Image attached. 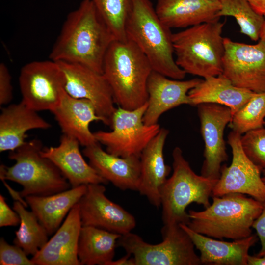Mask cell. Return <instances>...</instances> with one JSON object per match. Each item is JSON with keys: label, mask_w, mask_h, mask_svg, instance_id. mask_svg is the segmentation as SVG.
<instances>
[{"label": "cell", "mask_w": 265, "mask_h": 265, "mask_svg": "<svg viewBox=\"0 0 265 265\" xmlns=\"http://www.w3.org/2000/svg\"><path fill=\"white\" fill-rule=\"evenodd\" d=\"M114 38L91 0H83L67 16L50 59L85 66L103 74L106 53Z\"/></svg>", "instance_id": "6da1fadb"}, {"label": "cell", "mask_w": 265, "mask_h": 265, "mask_svg": "<svg viewBox=\"0 0 265 265\" xmlns=\"http://www.w3.org/2000/svg\"><path fill=\"white\" fill-rule=\"evenodd\" d=\"M153 70L148 58L131 39L114 40L105 57L103 75L115 104L133 110L146 103L147 84Z\"/></svg>", "instance_id": "7a4b0ae2"}, {"label": "cell", "mask_w": 265, "mask_h": 265, "mask_svg": "<svg viewBox=\"0 0 265 265\" xmlns=\"http://www.w3.org/2000/svg\"><path fill=\"white\" fill-rule=\"evenodd\" d=\"M126 32L154 71L172 79L185 78L186 73L175 61L171 28L159 18L150 0H131Z\"/></svg>", "instance_id": "3957f363"}, {"label": "cell", "mask_w": 265, "mask_h": 265, "mask_svg": "<svg viewBox=\"0 0 265 265\" xmlns=\"http://www.w3.org/2000/svg\"><path fill=\"white\" fill-rule=\"evenodd\" d=\"M212 197V203L203 211H189L187 225L190 229L220 239H240L252 235V224L261 213L263 203L238 193Z\"/></svg>", "instance_id": "277c9868"}, {"label": "cell", "mask_w": 265, "mask_h": 265, "mask_svg": "<svg viewBox=\"0 0 265 265\" xmlns=\"http://www.w3.org/2000/svg\"><path fill=\"white\" fill-rule=\"evenodd\" d=\"M224 22L204 23L172 34L175 61L186 72L206 78L222 74Z\"/></svg>", "instance_id": "5b68a950"}, {"label": "cell", "mask_w": 265, "mask_h": 265, "mask_svg": "<svg viewBox=\"0 0 265 265\" xmlns=\"http://www.w3.org/2000/svg\"><path fill=\"white\" fill-rule=\"evenodd\" d=\"M172 157L173 173L161 193L162 219L165 226L187 225L190 218L186 209L192 203L205 208L209 206L210 198L218 180L196 174L180 147L174 149Z\"/></svg>", "instance_id": "8992f818"}, {"label": "cell", "mask_w": 265, "mask_h": 265, "mask_svg": "<svg viewBox=\"0 0 265 265\" xmlns=\"http://www.w3.org/2000/svg\"><path fill=\"white\" fill-rule=\"evenodd\" d=\"M41 141L33 139L26 141L8 157L15 161L11 166L1 164L0 178L20 184L21 198L28 196H47L71 188V185L59 169L49 159L41 154Z\"/></svg>", "instance_id": "52a82bcc"}, {"label": "cell", "mask_w": 265, "mask_h": 265, "mask_svg": "<svg viewBox=\"0 0 265 265\" xmlns=\"http://www.w3.org/2000/svg\"><path fill=\"white\" fill-rule=\"evenodd\" d=\"M162 241L153 244L132 232L121 235L117 246L133 257L136 265H199L200 256L187 233L180 225L163 226Z\"/></svg>", "instance_id": "ba28073f"}, {"label": "cell", "mask_w": 265, "mask_h": 265, "mask_svg": "<svg viewBox=\"0 0 265 265\" xmlns=\"http://www.w3.org/2000/svg\"><path fill=\"white\" fill-rule=\"evenodd\" d=\"M147 103L133 110L118 107L114 114L110 132H94L97 141L106 147V151L123 158H140L142 152L159 132V124H145L143 118Z\"/></svg>", "instance_id": "9c48e42d"}, {"label": "cell", "mask_w": 265, "mask_h": 265, "mask_svg": "<svg viewBox=\"0 0 265 265\" xmlns=\"http://www.w3.org/2000/svg\"><path fill=\"white\" fill-rule=\"evenodd\" d=\"M21 101L36 111L52 112L64 91V75L56 61H34L25 65L19 78Z\"/></svg>", "instance_id": "30bf717a"}, {"label": "cell", "mask_w": 265, "mask_h": 265, "mask_svg": "<svg viewBox=\"0 0 265 265\" xmlns=\"http://www.w3.org/2000/svg\"><path fill=\"white\" fill-rule=\"evenodd\" d=\"M222 74L235 86L265 92V42L248 44L224 38Z\"/></svg>", "instance_id": "8fae6325"}, {"label": "cell", "mask_w": 265, "mask_h": 265, "mask_svg": "<svg viewBox=\"0 0 265 265\" xmlns=\"http://www.w3.org/2000/svg\"><path fill=\"white\" fill-rule=\"evenodd\" d=\"M241 135L232 131L227 142L232 153L229 166H222L220 176L212 191V196L238 193L248 195L262 203L265 202V184L262 171L244 153L240 143Z\"/></svg>", "instance_id": "7c38bea8"}, {"label": "cell", "mask_w": 265, "mask_h": 265, "mask_svg": "<svg viewBox=\"0 0 265 265\" xmlns=\"http://www.w3.org/2000/svg\"><path fill=\"white\" fill-rule=\"evenodd\" d=\"M56 62L64 75L65 92L74 98L90 101L102 122L111 128L116 108L111 88L103 74L81 64Z\"/></svg>", "instance_id": "4fadbf2b"}, {"label": "cell", "mask_w": 265, "mask_h": 265, "mask_svg": "<svg viewBox=\"0 0 265 265\" xmlns=\"http://www.w3.org/2000/svg\"><path fill=\"white\" fill-rule=\"evenodd\" d=\"M200 131L204 142L201 175L214 180L220 176L222 163L228 160L224 132L232 115L229 107L213 103L197 106Z\"/></svg>", "instance_id": "5bb4252c"}, {"label": "cell", "mask_w": 265, "mask_h": 265, "mask_svg": "<svg viewBox=\"0 0 265 265\" xmlns=\"http://www.w3.org/2000/svg\"><path fill=\"white\" fill-rule=\"evenodd\" d=\"M104 184L87 185L79 202L82 226H93L123 235L132 232L136 223L134 216L109 199Z\"/></svg>", "instance_id": "9a60e30c"}, {"label": "cell", "mask_w": 265, "mask_h": 265, "mask_svg": "<svg viewBox=\"0 0 265 265\" xmlns=\"http://www.w3.org/2000/svg\"><path fill=\"white\" fill-rule=\"evenodd\" d=\"M201 79L182 80L170 79L153 70L147 84V107L143 120L147 125L158 123L161 115L167 111L182 105L191 106L188 92Z\"/></svg>", "instance_id": "2e32d148"}, {"label": "cell", "mask_w": 265, "mask_h": 265, "mask_svg": "<svg viewBox=\"0 0 265 265\" xmlns=\"http://www.w3.org/2000/svg\"><path fill=\"white\" fill-rule=\"evenodd\" d=\"M82 227L79 202L52 237L31 260L35 265H81L78 256Z\"/></svg>", "instance_id": "e0dca14e"}, {"label": "cell", "mask_w": 265, "mask_h": 265, "mask_svg": "<svg viewBox=\"0 0 265 265\" xmlns=\"http://www.w3.org/2000/svg\"><path fill=\"white\" fill-rule=\"evenodd\" d=\"M80 144L75 138L63 134L58 146L43 148L41 153L56 165L72 188L91 184H107L84 160Z\"/></svg>", "instance_id": "ac0fdd59"}, {"label": "cell", "mask_w": 265, "mask_h": 265, "mask_svg": "<svg viewBox=\"0 0 265 265\" xmlns=\"http://www.w3.org/2000/svg\"><path fill=\"white\" fill-rule=\"evenodd\" d=\"M169 131L161 128L140 157V177L138 191L156 207L161 206L162 189L171 167L165 163L163 149Z\"/></svg>", "instance_id": "d6986e66"}, {"label": "cell", "mask_w": 265, "mask_h": 265, "mask_svg": "<svg viewBox=\"0 0 265 265\" xmlns=\"http://www.w3.org/2000/svg\"><path fill=\"white\" fill-rule=\"evenodd\" d=\"M82 152L90 165L108 182L123 190L138 191L140 158H123L112 155L105 151L99 142L85 147Z\"/></svg>", "instance_id": "ffe728a7"}, {"label": "cell", "mask_w": 265, "mask_h": 265, "mask_svg": "<svg viewBox=\"0 0 265 265\" xmlns=\"http://www.w3.org/2000/svg\"><path fill=\"white\" fill-rule=\"evenodd\" d=\"M63 134L77 139L86 147L98 142L89 128L94 121H101L94 104L85 99L74 98L64 91L59 105L51 112Z\"/></svg>", "instance_id": "44dd1931"}, {"label": "cell", "mask_w": 265, "mask_h": 265, "mask_svg": "<svg viewBox=\"0 0 265 265\" xmlns=\"http://www.w3.org/2000/svg\"><path fill=\"white\" fill-rule=\"evenodd\" d=\"M180 226L187 233L195 247L200 252L202 264L212 265H247L249 249L257 241L255 235L227 242L197 233L186 224Z\"/></svg>", "instance_id": "7402d4cb"}, {"label": "cell", "mask_w": 265, "mask_h": 265, "mask_svg": "<svg viewBox=\"0 0 265 265\" xmlns=\"http://www.w3.org/2000/svg\"><path fill=\"white\" fill-rule=\"evenodd\" d=\"M219 0H157L156 12L170 28H186L220 19Z\"/></svg>", "instance_id": "603a6c76"}, {"label": "cell", "mask_w": 265, "mask_h": 265, "mask_svg": "<svg viewBox=\"0 0 265 265\" xmlns=\"http://www.w3.org/2000/svg\"><path fill=\"white\" fill-rule=\"evenodd\" d=\"M51 124L21 101L2 108L0 115V152L12 151L25 142L28 131L48 129Z\"/></svg>", "instance_id": "cb8c5ba5"}, {"label": "cell", "mask_w": 265, "mask_h": 265, "mask_svg": "<svg viewBox=\"0 0 265 265\" xmlns=\"http://www.w3.org/2000/svg\"><path fill=\"white\" fill-rule=\"evenodd\" d=\"M87 189V185L71 187L47 196H28L25 201L49 236L53 234Z\"/></svg>", "instance_id": "d4e9b609"}, {"label": "cell", "mask_w": 265, "mask_h": 265, "mask_svg": "<svg viewBox=\"0 0 265 265\" xmlns=\"http://www.w3.org/2000/svg\"><path fill=\"white\" fill-rule=\"evenodd\" d=\"M255 93L234 85L222 74L202 80L188 95L191 106L203 103L219 104L229 107L233 116Z\"/></svg>", "instance_id": "484cf974"}, {"label": "cell", "mask_w": 265, "mask_h": 265, "mask_svg": "<svg viewBox=\"0 0 265 265\" xmlns=\"http://www.w3.org/2000/svg\"><path fill=\"white\" fill-rule=\"evenodd\" d=\"M121 235L89 226H82L78 256L81 265H108L113 260Z\"/></svg>", "instance_id": "4316f807"}, {"label": "cell", "mask_w": 265, "mask_h": 265, "mask_svg": "<svg viewBox=\"0 0 265 265\" xmlns=\"http://www.w3.org/2000/svg\"><path fill=\"white\" fill-rule=\"evenodd\" d=\"M25 207L19 201L13 203V209L20 218L19 228L15 232L13 243L27 256H33L47 243L49 235L35 214Z\"/></svg>", "instance_id": "83f0119b"}, {"label": "cell", "mask_w": 265, "mask_h": 265, "mask_svg": "<svg viewBox=\"0 0 265 265\" xmlns=\"http://www.w3.org/2000/svg\"><path fill=\"white\" fill-rule=\"evenodd\" d=\"M221 8L219 17L231 16L240 27V32L252 40L260 39L264 16L257 13L247 0H219Z\"/></svg>", "instance_id": "f1b7e54d"}, {"label": "cell", "mask_w": 265, "mask_h": 265, "mask_svg": "<svg viewBox=\"0 0 265 265\" xmlns=\"http://www.w3.org/2000/svg\"><path fill=\"white\" fill-rule=\"evenodd\" d=\"M91 0L115 40H127L126 25L131 0Z\"/></svg>", "instance_id": "f546056e"}, {"label": "cell", "mask_w": 265, "mask_h": 265, "mask_svg": "<svg viewBox=\"0 0 265 265\" xmlns=\"http://www.w3.org/2000/svg\"><path fill=\"white\" fill-rule=\"evenodd\" d=\"M265 118V92L256 93L232 117L229 127L242 135L264 125Z\"/></svg>", "instance_id": "4dcf8cb0"}, {"label": "cell", "mask_w": 265, "mask_h": 265, "mask_svg": "<svg viewBox=\"0 0 265 265\" xmlns=\"http://www.w3.org/2000/svg\"><path fill=\"white\" fill-rule=\"evenodd\" d=\"M240 143L246 156L262 172L265 169V128L252 130L241 135Z\"/></svg>", "instance_id": "1f68e13d"}, {"label": "cell", "mask_w": 265, "mask_h": 265, "mask_svg": "<svg viewBox=\"0 0 265 265\" xmlns=\"http://www.w3.org/2000/svg\"><path fill=\"white\" fill-rule=\"evenodd\" d=\"M0 265H35L18 246L9 244L3 238L0 239Z\"/></svg>", "instance_id": "d6a6232c"}, {"label": "cell", "mask_w": 265, "mask_h": 265, "mask_svg": "<svg viewBox=\"0 0 265 265\" xmlns=\"http://www.w3.org/2000/svg\"><path fill=\"white\" fill-rule=\"evenodd\" d=\"M11 77L3 63L0 64V106L7 105L13 98Z\"/></svg>", "instance_id": "836d02e7"}, {"label": "cell", "mask_w": 265, "mask_h": 265, "mask_svg": "<svg viewBox=\"0 0 265 265\" xmlns=\"http://www.w3.org/2000/svg\"><path fill=\"white\" fill-rule=\"evenodd\" d=\"M18 213L8 205L5 198L0 195V227L15 226L20 224Z\"/></svg>", "instance_id": "e575fe53"}, {"label": "cell", "mask_w": 265, "mask_h": 265, "mask_svg": "<svg viewBox=\"0 0 265 265\" xmlns=\"http://www.w3.org/2000/svg\"><path fill=\"white\" fill-rule=\"evenodd\" d=\"M256 231L261 244V248L257 256H262L265 254V202L263 203V208L261 213L255 220L253 224Z\"/></svg>", "instance_id": "d590c367"}, {"label": "cell", "mask_w": 265, "mask_h": 265, "mask_svg": "<svg viewBox=\"0 0 265 265\" xmlns=\"http://www.w3.org/2000/svg\"><path fill=\"white\" fill-rule=\"evenodd\" d=\"M126 253V255L117 260H113L108 265H136L133 257H131L129 253Z\"/></svg>", "instance_id": "8d00e7d4"}, {"label": "cell", "mask_w": 265, "mask_h": 265, "mask_svg": "<svg viewBox=\"0 0 265 265\" xmlns=\"http://www.w3.org/2000/svg\"><path fill=\"white\" fill-rule=\"evenodd\" d=\"M254 10L258 14L265 15V0H247Z\"/></svg>", "instance_id": "74e56055"}, {"label": "cell", "mask_w": 265, "mask_h": 265, "mask_svg": "<svg viewBox=\"0 0 265 265\" xmlns=\"http://www.w3.org/2000/svg\"><path fill=\"white\" fill-rule=\"evenodd\" d=\"M247 265H265V254L260 257L249 255Z\"/></svg>", "instance_id": "f35d334b"}, {"label": "cell", "mask_w": 265, "mask_h": 265, "mask_svg": "<svg viewBox=\"0 0 265 265\" xmlns=\"http://www.w3.org/2000/svg\"><path fill=\"white\" fill-rule=\"evenodd\" d=\"M264 16V21L261 30L260 34V39L265 42V15Z\"/></svg>", "instance_id": "ab89813d"}, {"label": "cell", "mask_w": 265, "mask_h": 265, "mask_svg": "<svg viewBox=\"0 0 265 265\" xmlns=\"http://www.w3.org/2000/svg\"><path fill=\"white\" fill-rule=\"evenodd\" d=\"M262 178L263 181L265 184V176H264L263 177H262Z\"/></svg>", "instance_id": "60d3db41"}, {"label": "cell", "mask_w": 265, "mask_h": 265, "mask_svg": "<svg viewBox=\"0 0 265 265\" xmlns=\"http://www.w3.org/2000/svg\"><path fill=\"white\" fill-rule=\"evenodd\" d=\"M262 172L263 173V175H264V176H265V169H264V170L262 171Z\"/></svg>", "instance_id": "b9f144b4"}, {"label": "cell", "mask_w": 265, "mask_h": 265, "mask_svg": "<svg viewBox=\"0 0 265 265\" xmlns=\"http://www.w3.org/2000/svg\"><path fill=\"white\" fill-rule=\"evenodd\" d=\"M264 126H265V122H264Z\"/></svg>", "instance_id": "7bdbcfd3"}]
</instances>
